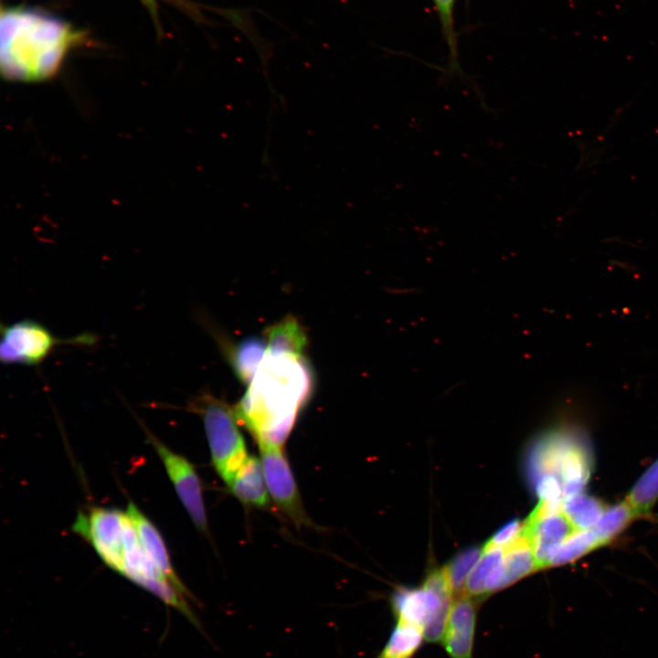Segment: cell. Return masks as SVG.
Instances as JSON below:
<instances>
[{
  "label": "cell",
  "mask_w": 658,
  "mask_h": 658,
  "mask_svg": "<svg viewBox=\"0 0 658 658\" xmlns=\"http://www.w3.org/2000/svg\"><path fill=\"white\" fill-rule=\"evenodd\" d=\"M453 594L445 568L434 569L421 588H397L390 599L391 609L396 621L422 629L428 642H441Z\"/></svg>",
  "instance_id": "cell-3"
},
{
  "label": "cell",
  "mask_w": 658,
  "mask_h": 658,
  "mask_svg": "<svg viewBox=\"0 0 658 658\" xmlns=\"http://www.w3.org/2000/svg\"><path fill=\"white\" fill-rule=\"evenodd\" d=\"M475 628V600L466 594H461L452 600L441 641L451 658H472Z\"/></svg>",
  "instance_id": "cell-10"
},
{
  "label": "cell",
  "mask_w": 658,
  "mask_h": 658,
  "mask_svg": "<svg viewBox=\"0 0 658 658\" xmlns=\"http://www.w3.org/2000/svg\"><path fill=\"white\" fill-rule=\"evenodd\" d=\"M267 344V342H266ZM234 407L257 442L282 445L312 395L313 377L304 352L267 344L265 354Z\"/></svg>",
  "instance_id": "cell-1"
},
{
  "label": "cell",
  "mask_w": 658,
  "mask_h": 658,
  "mask_svg": "<svg viewBox=\"0 0 658 658\" xmlns=\"http://www.w3.org/2000/svg\"><path fill=\"white\" fill-rule=\"evenodd\" d=\"M260 462L272 501L296 525H309L299 490L282 445L257 442Z\"/></svg>",
  "instance_id": "cell-7"
},
{
  "label": "cell",
  "mask_w": 658,
  "mask_h": 658,
  "mask_svg": "<svg viewBox=\"0 0 658 658\" xmlns=\"http://www.w3.org/2000/svg\"><path fill=\"white\" fill-rule=\"evenodd\" d=\"M424 640L422 629L397 621L377 658H412Z\"/></svg>",
  "instance_id": "cell-16"
},
{
  "label": "cell",
  "mask_w": 658,
  "mask_h": 658,
  "mask_svg": "<svg viewBox=\"0 0 658 658\" xmlns=\"http://www.w3.org/2000/svg\"><path fill=\"white\" fill-rule=\"evenodd\" d=\"M143 1L144 4L148 6V8L150 9V11H151L153 14H155L156 5H155L154 0H143Z\"/></svg>",
  "instance_id": "cell-24"
},
{
  "label": "cell",
  "mask_w": 658,
  "mask_h": 658,
  "mask_svg": "<svg viewBox=\"0 0 658 658\" xmlns=\"http://www.w3.org/2000/svg\"><path fill=\"white\" fill-rule=\"evenodd\" d=\"M0 359L6 365L37 366L60 345H92L93 334L58 338L43 324L27 319L1 326Z\"/></svg>",
  "instance_id": "cell-5"
},
{
  "label": "cell",
  "mask_w": 658,
  "mask_h": 658,
  "mask_svg": "<svg viewBox=\"0 0 658 658\" xmlns=\"http://www.w3.org/2000/svg\"><path fill=\"white\" fill-rule=\"evenodd\" d=\"M602 547L592 528L577 530L552 555L548 568L566 565Z\"/></svg>",
  "instance_id": "cell-18"
},
{
  "label": "cell",
  "mask_w": 658,
  "mask_h": 658,
  "mask_svg": "<svg viewBox=\"0 0 658 658\" xmlns=\"http://www.w3.org/2000/svg\"><path fill=\"white\" fill-rule=\"evenodd\" d=\"M483 548L477 547L466 548L457 554L452 560L444 567L448 575L453 593L457 596L464 592L467 578L480 558Z\"/></svg>",
  "instance_id": "cell-22"
},
{
  "label": "cell",
  "mask_w": 658,
  "mask_h": 658,
  "mask_svg": "<svg viewBox=\"0 0 658 658\" xmlns=\"http://www.w3.org/2000/svg\"><path fill=\"white\" fill-rule=\"evenodd\" d=\"M625 500L638 518L650 515L658 501V459L637 480Z\"/></svg>",
  "instance_id": "cell-15"
},
{
  "label": "cell",
  "mask_w": 658,
  "mask_h": 658,
  "mask_svg": "<svg viewBox=\"0 0 658 658\" xmlns=\"http://www.w3.org/2000/svg\"><path fill=\"white\" fill-rule=\"evenodd\" d=\"M227 485L243 504L260 508L269 504V492L261 462L254 456L248 458Z\"/></svg>",
  "instance_id": "cell-12"
},
{
  "label": "cell",
  "mask_w": 658,
  "mask_h": 658,
  "mask_svg": "<svg viewBox=\"0 0 658 658\" xmlns=\"http://www.w3.org/2000/svg\"><path fill=\"white\" fill-rule=\"evenodd\" d=\"M266 347L265 338L257 337L249 338L234 347L230 354V361L236 375L242 382L247 384L250 380L265 354Z\"/></svg>",
  "instance_id": "cell-19"
},
{
  "label": "cell",
  "mask_w": 658,
  "mask_h": 658,
  "mask_svg": "<svg viewBox=\"0 0 658 658\" xmlns=\"http://www.w3.org/2000/svg\"><path fill=\"white\" fill-rule=\"evenodd\" d=\"M0 66L12 81L37 82L52 78L79 34L67 23L36 10L2 9Z\"/></svg>",
  "instance_id": "cell-2"
},
{
  "label": "cell",
  "mask_w": 658,
  "mask_h": 658,
  "mask_svg": "<svg viewBox=\"0 0 658 658\" xmlns=\"http://www.w3.org/2000/svg\"><path fill=\"white\" fill-rule=\"evenodd\" d=\"M522 526L523 524L518 519L509 521L486 542L484 547L504 548L520 536Z\"/></svg>",
  "instance_id": "cell-23"
},
{
  "label": "cell",
  "mask_w": 658,
  "mask_h": 658,
  "mask_svg": "<svg viewBox=\"0 0 658 658\" xmlns=\"http://www.w3.org/2000/svg\"><path fill=\"white\" fill-rule=\"evenodd\" d=\"M146 433L150 443L162 460L176 494L192 522L199 531L207 533L208 525L202 486L195 467L184 456L167 448L149 430Z\"/></svg>",
  "instance_id": "cell-9"
},
{
  "label": "cell",
  "mask_w": 658,
  "mask_h": 658,
  "mask_svg": "<svg viewBox=\"0 0 658 658\" xmlns=\"http://www.w3.org/2000/svg\"><path fill=\"white\" fill-rule=\"evenodd\" d=\"M437 12L440 30L447 44L451 69H459L458 36L455 27V6L457 0H431Z\"/></svg>",
  "instance_id": "cell-21"
},
{
  "label": "cell",
  "mask_w": 658,
  "mask_h": 658,
  "mask_svg": "<svg viewBox=\"0 0 658 658\" xmlns=\"http://www.w3.org/2000/svg\"><path fill=\"white\" fill-rule=\"evenodd\" d=\"M504 558V548L483 547V552L471 570L464 588V594L474 600H483V586L493 568Z\"/></svg>",
  "instance_id": "cell-20"
},
{
  "label": "cell",
  "mask_w": 658,
  "mask_h": 658,
  "mask_svg": "<svg viewBox=\"0 0 658 658\" xmlns=\"http://www.w3.org/2000/svg\"><path fill=\"white\" fill-rule=\"evenodd\" d=\"M126 520V512L93 507L87 513H79L72 529L93 547L108 567L118 572L124 551Z\"/></svg>",
  "instance_id": "cell-6"
},
{
  "label": "cell",
  "mask_w": 658,
  "mask_h": 658,
  "mask_svg": "<svg viewBox=\"0 0 658 658\" xmlns=\"http://www.w3.org/2000/svg\"><path fill=\"white\" fill-rule=\"evenodd\" d=\"M188 409L201 417L212 464L228 484L249 457L234 408L204 392L188 403Z\"/></svg>",
  "instance_id": "cell-4"
},
{
  "label": "cell",
  "mask_w": 658,
  "mask_h": 658,
  "mask_svg": "<svg viewBox=\"0 0 658 658\" xmlns=\"http://www.w3.org/2000/svg\"><path fill=\"white\" fill-rule=\"evenodd\" d=\"M126 513L134 524L142 546L155 566L177 589L190 596L172 567L166 546L156 527L133 503L128 504Z\"/></svg>",
  "instance_id": "cell-11"
},
{
  "label": "cell",
  "mask_w": 658,
  "mask_h": 658,
  "mask_svg": "<svg viewBox=\"0 0 658 658\" xmlns=\"http://www.w3.org/2000/svg\"><path fill=\"white\" fill-rule=\"evenodd\" d=\"M560 504L539 501L523 523L522 534L532 547L538 569L548 568L555 551L577 531Z\"/></svg>",
  "instance_id": "cell-8"
},
{
  "label": "cell",
  "mask_w": 658,
  "mask_h": 658,
  "mask_svg": "<svg viewBox=\"0 0 658 658\" xmlns=\"http://www.w3.org/2000/svg\"><path fill=\"white\" fill-rule=\"evenodd\" d=\"M560 506L577 530L591 529L608 507L581 491L564 496Z\"/></svg>",
  "instance_id": "cell-14"
},
{
  "label": "cell",
  "mask_w": 658,
  "mask_h": 658,
  "mask_svg": "<svg viewBox=\"0 0 658 658\" xmlns=\"http://www.w3.org/2000/svg\"><path fill=\"white\" fill-rule=\"evenodd\" d=\"M638 516L624 499L621 503L608 506L597 524L592 527L602 547L618 536Z\"/></svg>",
  "instance_id": "cell-17"
},
{
  "label": "cell",
  "mask_w": 658,
  "mask_h": 658,
  "mask_svg": "<svg viewBox=\"0 0 658 658\" xmlns=\"http://www.w3.org/2000/svg\"><path fill=\"white\" fill-rule=\"evenodd\" d=\"M504 588L538 570L532 547L522 534L504 548Z\"/></svg>",
  "instance_id": "cell-13"
}]
</instances>
